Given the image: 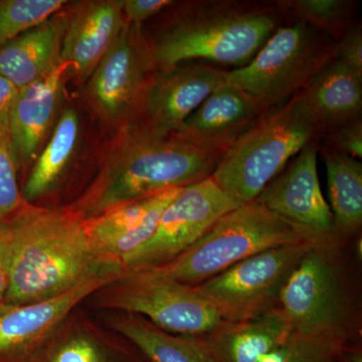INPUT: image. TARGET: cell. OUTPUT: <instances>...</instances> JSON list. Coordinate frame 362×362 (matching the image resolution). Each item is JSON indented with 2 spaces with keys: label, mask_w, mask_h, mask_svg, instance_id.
<instances>
[{
  "label": "cell",
  "mask_w": 362,
  "mask_h": 362,
  "mask_svg": "<svg viewBox=\"0 0 362 362\" xmlns=\"http://www.w3.org/2000/svg\"><path fill=\"white\" fill-rule=\"evenodd\" d=\"M182 189L175 188L128 202L86 221V232L95 254L104 262L122 268L125 259L151 239L162 214Z\"/></svg>",
  "instance_id": "9a60e30c"
},
{
  "label": "cell",
  "mask_w": 362,
  "mask_h": 362,
  "mask_svg": "<svg viewBox=\"0 0 362 362\" xmlns=\"http://www.w3.org/2000/svg\"><path fill=\"white\" fill-rule=\"evenodd\" d=\"M66 0H0V47L62 11Z\"/></svg>",
  "instance_id": "484cf974"
},
{
  "label": "cell",
  "mask_w": 362,
  "mask_h": 362,
  "mask_svg": "<svg viewBox=\"0 0 362 362\" xmlns=\"http://www.w3.org/2000/svg\"><path fill=\"white\" fill-rule=\"evenodd\" d=\"M68 70L61 63L47 77L18 92L9 129L20 168L37 159L58 121Z\"/></svg>",
  "instance_id": "e0dca14e"
},
{
  "label": "cell",
  "mask_w": 362,
  "mask_h": 362,
  "mask_svg": "<svg viewBox=\"0 0 362 362\" xmlns=\"http://www.w3.org/2000/svg\"><path fill=\"white\" fill-rule=\"evenodd\" d=\"M264 112L251 97L225 83L173 134L202 146L228 149Z\"/></svg>",
  "instance_id": "ac0fdd59"
},
{
  "label": "cell",
  "mask_w": 362,
  "mask_h": 362,
  "mask_svg": "<svg viewBox=\"0 0 362 362\" xmlns=\"http://www.w3.org/2000/svg\"><path fill=\"white\" fill-rule=\"evenodd\" d=\"M299 94L323 132L362 118V78L339 59L324 66Z\"/></svg>",
  "instance_id": "44dd1931"
},
{
  "label": "cell",
  "mask_w": 362,
  "mask_h": 362,
  "mask_svg": "<svg viewBox=\"0 0 362 362\" xmlns=\"http://www.w3.org/2000/svg\"><path fill=\"white\" fill-rule=\"evenodd\" d=\"M80 136L78 111L73 107L64 109L21 189L25 204L39 201L58 187L75 157Z\"/></svg>",
  "instance_id": "7402d4cb"
},
{
  "label": "cell",
  "mask_w": 362,
  "mask_h": 362,
  "mask_svg": "<svg viewBox=\"0 0 362 362\" xmlns=\"http://www.w3.org/2000/svg\"><path fill=\"white\" fill-rule=\"evenodd\" d=\"M9 285L4 303L42 301L88 279L122 274L95 254L83 221L73 209H42L23 202L8 218Z\"/></svg>",
  "instance_id": "3957f363"
},
{
  "label": "cell",
  "mask_w": 362,
  "mask_h": 362,
  "mask_svg": "<svg viewBox=\"0 0 362 362\" xmlns=\"http://www.w3.org/2000/svg\"><path fill=\"white\" fill-rule=\"evenodd\" d=\"M319 239L258 252L194 286V289L226 322H242L264 315L278 308L286 282Z\"/></svg>",
  "instance_id": "ba28073f"
},
{
  "label": "cell",
  "mask_w": 362,
  "mask_h": 362,
  "mask_svg": "<svg viewBox=\"0 0 362 362\" xmlns=\"http://www.w3.org/2000/svg\"><path fill=\"white\" fill-rule=\"evenodd\" d=\"M318 153L327 175L333 235L345 240L351 239L358 235L362 226L361 161L320 146Z\"/></svg>",
  "instance_id": "603a6c76"
},
{
  "label": "cell",
  "mask_w": 362,
  "mask_h": 362,
  "mask_svg": "<svg viewBox=\"0 0 362 362\" xmlns=\"http://www.w3.org/2000/svg\"><path fill=\"white\" fill-rule=\"evenodd\" d=\"M20 90L6 78L0 76V127H9L11 112Z\"/></svg>",
  "instance_id": "836d02e7"
},
{
  "label": "cell",
  "mask_w": 362,
  "mask_h": 362,
  "mask_svg": "<svg viewBox=\"0 0 362 362\" xmlns=\"http://www.w3.org/2000/svg\"><path fill=\"white\" fill-rule=\"evenodd\" d=\"M279 4L288 18L303 21L335 42L357 21L358 2L354 0H279Z\"/></svg>",
  "instance_id": "d4e9b609"
},
{
  "label": "cell",
  "mask_w": 362,
  "mask_h": 362,
  "mask_svg": "<svg viewBox=\"0 0 362 362\" xmlns=\"http://www.w3.org/2000/svg\"><path fill=\"white\" fill-rule=\"evenodd\" d=\"M113 326L151 362H214L197 338L166 332L141 317H121Z\"/></svg>",
  "instance_id": "cb8c5ba5"
},
{
  "label": "cell",
  "mask_w": 362,
  "mask_h": 362,
  "mask_svg": "<svg viewBox=\"0 0 362 362\" xmlns=\"http://www.w3.org/2000/svg\"><path fill=\"white\" fill-rule=\"evenodd\" d=\"M318 146L324 147L354 157L361 160L362 157V118L341 124L337 127L324 131L318 141Z\"/></svg>",
  "instance_id": "f546056e"
},
{
  "label": "cell",
  "mask_w": 362,
  "mask_h": 362,
  "mask_svg": "<svg viewBox=\"0 0 362 362\" xmlns=\"http://www.w3.org/2000/svg\"><path fill=\"white\" fill-rule=\"evenodd\" d=\"M70 13H59L0 47V76L18 90L51 74L61 64Z\"/></svg>",
  "instance_id": "d6986e66"
},
{
  "label": "cell",
  "mask_w": 362,
  "mask_h": 362,
  "mask_svg": "<svg viewBox=\"0 0 362 362\" xmlns=\"http://www.w3.org/2000/svg\"><path fill=\"white\" fill-rule=\"evenodd\" d=\"M47 362H111L99 341L88 333H71L52 347Z\"/></svg>",
  "instance_id": "f1b7e54d"
},
{
  "label": "cell",
  "mask_w": 362,
  "mask_h": 362,
  "mask_svg": "<svg viewBox=\"0 0 362 362\" xmlns=\"http://www.w3.org/2000/svg\"><path fill=\"white\" fill-rule=\"evenodd\" d=\"M156 70L142 26L125 21L90 74L87 103L100 120L121 129L135 120L145 87Z\"/></svg>",
  "instance_id": "30bf717a"
},
{
  "label": "cell",
  "mask_w": 362,
  "mask_h": 362,
  "mask_svg": "<svg viewBox=\"0 0 362 362\" xmlns=\"http://www.w3.org/2000/svg\"><path fill=\"white\" fill-rule=\"evenodd\" d=\"M122 276L119 273L96 276L42 301L0 304V362L25 361L80 302Z\"/></svg>",
  "instance_id": "4fadbf2b"
},
{
  "label": "cell",
  "mask_w": 362,
  "mask_h": 362,
  "mask_svg": "<svg viewBox=\"0 0 362 362\" xmlns=\"http://www.w3.org/2000/svg\"><path fill=\"white\" fill-rule=\"evenodd\" d=\"M319 238L323 237L281 218L256 199L223 214L168 263L141 272L195 286L258 252Z\"/></svg>",
  "instance_id": "8992f818"
},
{
  "label": "cell",
  "mask_w": 362,
  "mask_h": 362,
  "mask_svg": "<svg viewBox=\"0 0 362 362\" xmlns=\"http://www.w3.org/2000/svg\"><path fill=\"white\" fill-rule=\"evenodd\" d=\"M335 59L362 78V26L354 23L335 44Z\"/></svg>",
  "instance_id": "4dcf8cb0"
},
{
  "label": "cell",
  "mask_w": 362,
  "mask_h": 362,
  "mask_svg": "<svg viewBox=\"0 0 362 362\" xmlns=\"http://www.w3.org/2000/svg\"><path fill=\"white\" fill-rule=\"evenodd\" d=\"M318 145H306L269 183L257 201L290 223L319 237L333 235V218L317 171Z\"/></svg>",
  "instance_id": "5bb4252c"
},
{
  "label": "cell",
  "mask_w": 362,
  "mask_h": 362,
  "mask_svg": "<svg viewBox=\"0 0 362 362\" xmlns=\"http://www.w3.org/2000/svg\"><path fill=\"white\" fill-rule=\"evenodd\" d=\"M173 2V0H124V18L127 23L143 26L145 21L156 18Z\"/></svg>",
  "instance_id": "1f68e13d"
},
{
  "label": "cell",
  "mask_w": 362,
  "mask_h": 362,
  "mask_svg": "<svg viewBox=\"0 0 362 362\" xmlns=\"http://www.w3.org/2000/svg\"><path fill=\"white\" fill-rule=\"evenodd\" d=\"M11 228L8 220H0V304L6 299L9 285Z\"/></svg>",
  "instance_id": "d6a6232c"
},
{
  "label": "cell",
  "mask_w": 362,
  "mask_h": 362,
  "mask_svg": "<svg viewBox=\"0 0 362 362\" xmlns=\"http://www.w3.org/2000/svg\"><path fill=\"white\" fill-rule=\"evenodd\" d=\"M331 235L314 243L288 279L278 308L292 332L349 346L361 329L343 246Z\"/></svg>",
  "instance_id": "277c9868"
},
{
  "label": "cell",
  "mask_w": 362,
  "mask_h": 362,
  "mask_svg": "<svg viewBox=\"0 0 362 362\" xmlns=\"http://www.w3.org/2000/svg\"><path fill=\"white\" fill-rule=\"evenodd\" d=\"M114 283L102 298V305L146 317L166 332L201 337L226 323L194 286L142 272L123 275Z\"/></svg>",
  "instance_id": "9c48e42d"
},
{
  "label": "cell",
  "mask_w": 362,
  "mask_h": 362,
  "mask_svg": "<svg viewBox=\"0 0 362 362\" xmlns=\"http://www.w3.org/2000/svg\"><path fill=\"white\" fill-rule=\"evenodd\" d=\"M143 30L157 70L185 62L246 65L288 20L279 0L173 1Z\"/></svg>",
  "instance_id": "6da1fadb"
},
{
  "label": "cell",
  "mask_w": 362,
  "mask_h": 362,
  "mask_svg": "<svg viewBox=\"0 0 362 362\" xmlns=\"http://www.w3.org/2000/svg\"><path fill=\"white\" fill-rule=\"evenodd\" d=\"M349 346L340 343L291 331L261 362H341Z\"/></svg>",
  "instance_id": "4316f807"
},
{
  "label": "cell",
  "mask_w": 362,
  "mask_h": 362,
  "mask_svg": "<svg viewBox=\"0 0 362 362\" xmlns=\"http://www.w3.org/2000/svg\"><path fill=\"white\" fill-rule=\"evenodd\" d=\"M291 332L280 309L195 337L214 362H261Z\"/></svg>",
  "instance_id": "ffe728a7"
},
{
  "label": "cell",
  "mask_w": 362,
  "mask_h": 362,
  "mask_svg": "<svg viewBox=\"0 0 362 362\" xmlns=\"http://www.w3.org/2000/svg\"><path fill=\"white\" fill-rule=\"evenodd\" d=\"M323 130L299 93L269 109L226 150L211 178L239 204L256 201L267 185Z\"/></svg>",
  "instance_id": "5b68a950"
},
{
  "label": "cell",
  "mask_w": 362,
  "mask_h": 362,
  "mask_svg": "<svg viewBox=\"0 0 362 362\" xmlns=\"http://www.w3.org/2000/svg\"><path fill=\"white\" fill-rule=\"evenodd\" d=\"M240 204L211 176L183 187L162 214L151 239L123 262V275L168 263L194 245L223 214Z\"/></svg>",
  "instance_id": "8fae6325"
},
{
  "label": "cell",
  "mask_w": 362,
  "mask_h": 362,
  "mask_svg": "<svg viewBox=\"0 0 362 362\" xmlns=\"http://www.w3.org/2000/svg\"><path fill=\"white\" fill-rule=\"evenodd\" d=\"M124 0L83 2L69 16L61 63L81 78H89L115 42L125 18Z\"/></svg>",
  "instance_id": "2e32d148"
},
{
  "label": "cell",
  "mask_w": 362,
  "mask_h": 362,
  "mask_svg": "<svg viewBox=\"0 0 362 362\" xmlns=\"http://www.w3.org/2000/svg\"><path fill=\"white\" fill-rule=\"evenodd\" d=\"M335 42L303 21L288 18L226 84L252 98L264 111L286 103L335 59Z\"/></svg>",
  "instance_id": "52a82bcc"
},
{
  "label": "cell",
  "mask_w": 362,
  "mask_h": 362,
  "mask_svg": "<svg viewBox=\"0 0 362 362\" xmlns=\"http://www.w3.org/2000/svg\"><path fill=\"white\" fill-rule=\"evenodd\" d=\"M228 149L175 134L159 137L129 123L118 130L97 177L71 209L89 221L128 202L199 182L213 175Z\"/></svg>",
  "instance_id": "7a4b0ae2"
},
{
  "label": "cell",
  "mask_w": 362,
  "mask_h": 362,
  "mask_svg": "<svg viewBox=\"0 0 362 362\" xmlns=\"http://www.w3.org/2000/svg\"><path fill=\"white\" fill-rule=\"evenodd\" d=\"M226 71L199 61L156 70L131 123L159 137L173 135L214 90L225 84Z\"/></svg>",
  "instance_id": "7c38bea8"
},
{
  "label": "cell",
  "mask_w": 362,
  "mask_h": 362,
  "mask_svg": "<svg viewBox=\"0 0 362 362\" xmlns=\"http://www.w3.org/2000/svg\"><path fill=\"white\" fill-rule=\"evenodd\" d=\"M18 157L9 127H0V220H8L21 204Z\"/></svg>",
  "instance_id": "83f0119b"
}]
</instances>
